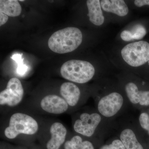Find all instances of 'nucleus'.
Returning <instances> with one entry per match:
<instances>
[{"label":"nucleus","instance_id":"obj_1","mask_svg":"<svg viewBox=\"0 0 149 149\" xmlns=\"http://www.w3.org/2000/svg\"><path fill=\"white\" fill-rule=\"evenodd\" d=\"M83 35L76 27H68L53 33L48 40L50 49L56 53L63 54L75 50L81 45Z\"/></svg>","mask_w":149,"mask_h":149},{"label":"nucleus","instance_id":"obj_2","mask_svg":"<svg viewBox=\"0 0 149 149\" xmlns=\"http://www.w3.org/2000/svg\"><path fill=\"white\" fill-rule=\"evenodd\" d=\"M60 72L62 77L67 80L84 84L92 80L95 71L94 67L89 62L71 60L63 64Z\"/></svg>","mask_w":149,"mask_h":149},{"label":"nucleus","instance_id":"obj_3","mask_svg":"<svg viewBox=\"0 0 149 149\" xmlns=\"http://www.w3.org/2000/svg\"><path fill=\"white\" fill-rule=\"evenodd\" d=\"M38 129L39 124L35 118L25 113H16L11 116L4 135L8 139H13L20 134L34 135Z\"/></svg>","mask_w":149,"mask_h":149},{"label":"nucleus","instance_id":"obj_4","mask_svg":"<svg viewBox=\"0 0 149 149\" xmlns=\"http://www.w3.org/2000/svg\"><path fill=\"white\" fill-rule=\"evenodd\" d=\"M121 54L124 61L130 66H141L149 61V44L146 41L130 43L123 48Z\"/></svg>","mask_w":149,"mask_h":149},{"label":"nucleus","instance_id":"obj_5","mask_svg":"<svg viewBox=\"0 0 149 149\" xmlns=\"http://www.w3.org/2000/svg\"><path fill=\"white\" fill-rule=\"evenodd\" d=\"M125 102L124 98L120 93L111 92L99 100L97 109L104 118H113L121 111L125 106Z\"/></svg>","mask_w":149,"mask_h":149},{"label":"nucleus","instance_id":"obj_6","mask_svg":"<svg viewBox=\"0 0 149 149\" xmlns=\"http://www.w3.org/2000/svg\"><path fill=\"white\" fill-rule=\"evenodd\" d=\"M103 119L98 112L82 113L74 121L73 129L78 135L90 138L95 135Z\"/></svg>","mask_w":149,"mask_h":149},{"label":"nucleus","instance_id":"obj_7","mask_svg":"<svg viewBox=\"0 0 149 149\" xmlns=\"http://www.w3.org/2000/svg\"><path fill=\"white\" fill-rule=\"evenodd\" d=\"M24 91L21 81L16 77L9 80L6 88L0 93V104L14 107L22 101Z\"/></svg>","mask_w":149,"mask_h":149},{"label":"nucleus","instance_id":"obj_8","mask_svg":"<svg viewBox=\"0 0 149 149\" xmlns=\"http://www.w3.org/2000/svg\"><path fill=\"white\" fill-rule=\"evenodd\" d=\"M40 107L44 111L54 114H60L65 112L69 105L64 99L57 95H47L40 102Z\"/></svg>","mask_w":149,"mask_h":149},{"label":"nucleus","instance_id":"obj_9","mask_svg":"<svg viewBox=\"0 0 149 149\" xmlns=\"http://www.w3.org/2000/svg\"><path fill=\"white\" fill-rule=\"evenodd\" d=\"M125 89L127 98L133 105L149 106V91H140L137 85L131 82L126 84Z\"/></svg>","mask_w":149,"mask_h":149},{"label":"nucleus","instance_id":"obj_10","mask_svg":"<svg viewBox=\"0 0 149 149\" xmlns=\"http://www.w3.org/2000/svg\"><path fill=\"white\" fill-rule=\"evenodd\" d=\"M50 139L47 144V149H59L65 141L67 130L60 122H54L50 128Z\"/></svg>","mask_w":149,"mask_h":149},{"label":"nucleus","instance_id":"obj_11","mask_svg":"<svg viewBox=\"0 0 149 149\" xmlns=\"http://www.w3.org/2000/svg\"><path fill=\"white\" fill-rule=\"evenodd\" d=\"M62 97L65 100L69 107H74L79 103L81 91L77 85L72 82H65L60 90Z\"/></svg>","mask_w":149,"mask_h":149},{"label":"nucleus","instance_id":"obj_12","mask_svg":"<svg viewBox=\"0 0 149 149\" xmlns=\"http://www.w3.org/2000/svg\"><path fill=\"white\" fill-rule=\"evenodd\" d=\"M100 3L104 10L119 16H125L129 11L127 5L123 0H102Z\"/></svg>","mask_w":149,"mask_h":149},{"label":"nucleus","instance_id":"obj_13","mask_svg":"<svg viewBox=\"0 0 149 149\" xmlns=\"http://www.w3.org/2000/svg\"><path fill=\"white\" fill-rule=\"evenodd\" d=\"M87 5L90 21L97 26H100L103 24L104 17L102 10L100 1L88 0L87 1Z\"/></svg>","mask_w":149,"mask_h":149},{"label":"nucleus","instance_id":"obj_14","mask_svg":"<svg viewBox=\"0 0 149 149\" xmlns=\"http://www.w3.org/2000/svg\"><path fill=\"white\" fill-rule=\"evenodd\" d=\"M119 139L125 149H144L138 141L135 130L131 128H123L120 133Z\"/></svg>","mask_w":149,"mask_h":149},{"label":"nucleus","instance_id":"obj_15","mask_svg":"<svg viewBox=\"0 0 149 149\" xmlns=\"http://www.w3.org/2000/svg\"><path fill=\"white\" fill-rule=\"evenodd\" d=\"M22 8L18 1L16 0H1L0 12L8 16H18L21 13Z\"/></svg>","mask_w":149,"mask_h":149},{"label":"nucleus","instance_id":"obj_16","mask_svg":"<svg viewBox=\"0 0 149 149\" xmlns=\"http://www.w3.org/2000/svg\"><path fill=\"white\" fill-rule=\"evenodd\" d=\"M65 149H95L93 143L88 141H83L80 135H75L65 143Z\"/></svg>","mask_w":149,"mask_h":149},{"label":"nucleus","instance_id":"obj_17","mask_svg":"<svg viewBox=\"0 0 149 149\" xmlns=\"http://www.w3.org/2000/svg\"><path fill=\"white\" fill-rule=\"evenodd\" d=\"M133 40H140L146 34V30L143 25L137 24L134 26L131 31Z\"/></svg>","mask_w":149,"mask_h":149},{"label":"nucleus","instance_id":"obj_18","mask_svg":"<svg viewBox=\"0 0 149 149\" xmlns=\"http://www.w3.org/2000/svg\"><path fill=\"white\" fill-rule=\"evenodd\" d=\"M139 123L141 128L148 132L149 135V114L146 112L141 113L139 116Z\"/></svg>","mask_w":149,"mask_h":149},{"label":"nucleus","instance_id":"obj_19","mask_svg":"<svg viewBox=\"0 0 149 149\" xmlns=\"http://www.w3.org/2000/svg\"><path fill=\"white\" fill-rule=\"evenodd\" d=\"M100 149H125L120 139H116L109 145L102 146Z\"/></svg>","mask_w":149,"mask_h":149},{"label":"nucleus","instance_id":"obj_20","mask_svg":"<svg viewBox=\"0 0 149 149\" xmlns=\"http://www.w3.org/2000/svg\"><path fill=\"white\" fill-rule=\"evenodd\" d=\"M20 54H15L13 56L12 58L16 61L18 64V69H17V72L19 74H23L26 72V70L27 69V67L22 64V62H20L21 60V56L20 58Z\"/></svg>","mask_w":149,"mask_h":149},{"label":"nucleus","instance_id":"obj_21","mask_svg":"<svg viewBox=\"0 0 149 149\" xmlns=\"http://www.w3.org/2000/svg\"><path fill=\"white\" fill-rule=\"evenodd\" d=\"M120 37L123 41L126 42L132 41L133 40V35L130 31L124 30L121 32Z\"/></svg>","mask_w":149,"mask_h":149},{"label":"nucleus","instance_id":"obj_22","mask_svg":"<svg viewBox=\"0 0 149 149\" xmlns=\"http://www.w3.org/2000/svg\"><path fill=\"white\" fill-rule=\"evenodd\" d=\"M134 4L139 7L145 5L149 6V0H136L134 1Z\"/></svg>","mask_w":149,"mask_h":149},{"label":"nucleus","instance_id":"obj_23","mask_svg":"<svg viewBox=\"0 0 149 149\" xmlns=\"http://www.w3.org/2000/svg\"><path fill=\"white\" fill-rule=\"evenodd\" d=\"M8 16L0 12V26L3 25L8 20Z\"/></svg>","mask_w":149,"mask_h":149},{"label":"nucleus","instance_id":"obj_24","mask_svg":"<svg viewBox=\"0 0 149 149\" xmlns=\"http://www.w3.org/2000/svg\"><path fill=\"white\" fill-rule=\"evenodd\" d=\"M148 63H149V61H148Z\"/></svg>","mask_w":149,"mask_h":149}]
</instances>
